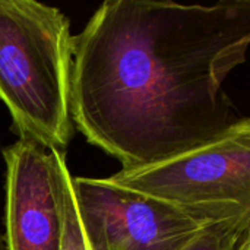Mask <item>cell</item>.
I'll return each mask as SVG.
<instances>
[{
	"instance_id": "obj_2",
	"label": "cell",
	"mask_w": 250,
	"mask_h": 250,
	"mask_svg": "<svg viewBox=\"0 0 250 250\" xmlns=\"http://www.w3.org/2000/svg\"><path fill=\"white\" fill-rule=\"evenodd\" d=\"M72 64L70 21L60 9L0 0V101L19 139L66 151L76 130Z\"/></svg>"
},
{
	"instance_id": "obj_6",
	"label": "cell",
	"mask_w": 250,
	"mask_h": 250,
	"mask_svg": "<svg viewBox=\"0 0 250 250\" xmlns=\"http://www.w3.org/2000/svg\"><path fill=\"white\" fill-rule=\"evenodd\" d=\"M57 185L62 201L63 211V248L62 250H89L85 239V233L81 224L75 190H73V176L66 163V154L63 151L50 149Z\"/></svg>"
},
{
	"instance_id": "obj_5",
	"label": "cell",
	"mask_w": 250,
	"mask_h": 250,
	"mask_svg": "<svg viewBox=\"0 0 250 250\" xmlns=\"http://www.w3.org/2000/svg\"><path fill=\"white\" fill-rule=\"evenodd\" d=\"M1 154L6 250H62L63 211L50 149L19 139Z\"/></svg>"
},
{
	"instance_id": "obj_4",
	"label": "cell",
	"mask_w": 250,
	"mask_h": 250,
	"mask_svg": "<svg viewBox=\"0 0 250 250\" xmlns=\"http://www.w3.org/2000/svg\"><path fill=\"white\" fill-rule=\"evenodd\" d=\"M73 190L89 250H180L205 227L107 177H73Z\"/></svg>"
},
{
	"instance_id": "obj_1",
	"label": "cell",
	"mask_w": 250,
	"mask_h": 250,
	"mask_svg": "<svg viewBox=\"0 0 250 250\" xmlns=\"http://www.w3.org/2000/svg\"><path fill=\"white\" fill-rule=\"evenodd\" d=\"M250 50V0H107L73 35L70 111L123 170L204 144L240 116L223 89Z\"/></svg>"
},
{
	"instance_id": "obj_7",
	"label": "cell",
	"mask_w": 250,
	"mask_h": 250,
	"mask_svg": "<svg viewBox=\"0 0 250 250\" xmlns=\"http://www.w3.org/2000/svg\"><path fill=\"white\" fill-rule=\"evenodd\" d=\"M245 233L229 224L205 226L180 250H236Z\"/></svg>"
},
{
	"instance_id": "obj_3",
	"label": "cell",
	"mask_w": 250,
	"mask_h": 250,
	"mask_svg": "<svg viewBox=\"0 0 250 250\" xmlns=\"http://www.w3.org/2000/svg\"><path fill=\"white\" fill-rule=\"evenodd\" d=\"M111 183L160 199L204 226L250 230V116L160 163L120 170Z\"/></svg>"
},
{
	"instance_id": "obj_9",
	"label": "cell",
	"mask_w": 250,
	"mask_h": 250,
	"mask_svg": "<svg viewBox=\"0 0 250 250\" xmlns=\"http://www.w3.org/2000/svg\"><path fill=\"white\" fill-rule=\"evenodd\" d=\"M0 250H6V243H4V233L0 230Z\"/></svg>"
},
{
	"instance_id": "obj_8",
	"label": "cell",
	"mask_w": 250,
	"mask_h": 250,
	"mask_svg": "<svg viewBox=\"0 0 250 250\" xmlns=\"http://www.w3.org/2000/svg\"><path fill=\"white\" fill-rule=\"evenodd\" d=\"M236 250H250V230L242 237V240L237 245V249Z\"/></svg>"
}]
</instances>
